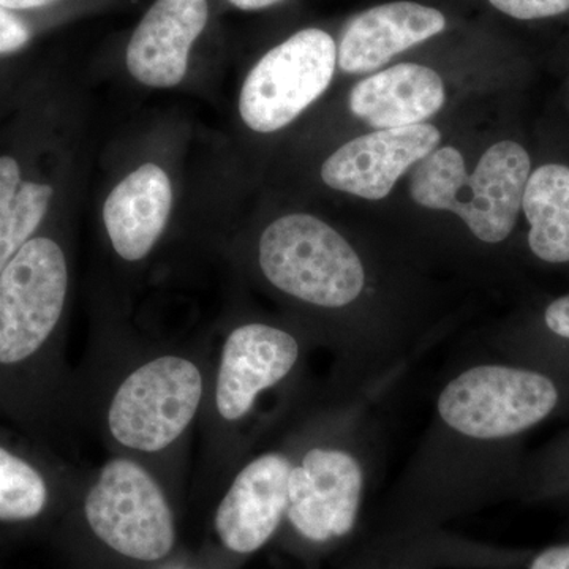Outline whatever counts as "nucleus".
<instances>
[{"mask_svg": "<svg viewBox=\"0 0 569 569\" xmlns=\"http://www.w3.org/2000/svg\"><path fill=\"white\" fill-rule=\"evenodd\" d=\"M437 418L463 440L516 443L569 411V377L526 362H485L460 370L437 397Z\"/></svg>", "mask_w": 569, "mask_h": 569, "instance_id": "nucleus-1", "label": "nucleus"}, {"mask_svg": "<svg viewBox=\"0 0 569 569\" xmlns=\"http://www.w3.org/2000/svg\"><path fill=\"white\" fill-rule=\"evenodd\" d=\"M530 156L515 141L490 146L473 173L462 153L438 148L419 162L410 179L415 203L458 213L475 238L486 244L507 241L518 222L530 178Z\"/></svg>", "mask_w": 569, "mask_h": 569, "instance_id": "nucleus-2", "label": "nucleus"}, {"mask_svg": "<svg viewBox=\"0 0 569 569\" xmlns=\"http://www.w3.org/2000/svg\"><path fill=\"white\" fill-rule=\"evenodd\" d=\"M258 264L280 293L318 309H343L366 288L353 247L310 213H288L269 224L258 242Z\"/></svg>", "mask_w": 569, "mask_h": 569, "instance_id": "nucleus-3", "label": "nucleus"}, {"mask_svg": "<svg viewBox=\"0 0 569 569\" xmlns=\"http://www.w3.org/2000/svg\"><path fill=\"white\" fill-rule=\"evenodd\" d=\"M203 397V370L193 359L149 358L114 388L104 417L108 433L127 452L160 455L189 430Z\"/></svg>", "mask_w": 569, "mask_h": 569, "instance_id": "nucleus-4", "label": "nucleus"}, {"mask_svg": "<svg viewBox=\"0 0 569 569\" xmlns=\"http://www.w3.org/2000/svg\"><path fill=\"white\" fill-rule=\"evenodd\" d=\"M84 516L93 535L127 559L162 560L174 548L168 498L133 458H112L100 468L86 493Z\"/></svg>", "mask_w": 569, "mask_h": 569, "instance_id": "nucleus-5", "label": "nucleus"}, {"mask_svg": "<svg viewBox=\"0 0 569 569\" xmlns=\"http://www.w3.org/2000/svg\"><path fill=\"white\" fill-rule=\"evenodd\" d=\"M69 264L58 242L32 238L0 272V366L39 355L54 335L69 293Z\"/></svg>", "mask_w": 569, "mask_h": 569, "instance_id": "nucleus-6", "label": "nucleus"}, {"mask_svg": "<svg viewBox=\"0 0 569 569\" xmlns=\"http://www.w3.org/2000/svg\"><path fill=\"white\" fill-rule=\"evenodd\" d=\"M337 66L336 41L305 29L272 48L247 74L239 112L249 129L274 133L323 96Z\"/></svg>", "mask_w": 569, "mask_h": 569, "instance_id": "nucleus-7", "label": "nucleus"}, {"mask_svg": "<svg viewBox=\"0 0 569 569\" xmlns=\"http://www.w3.org/2000/svg\"><path fill=\"white\" fill-rule=\"evenodd\" d=\"M366 488V468L355 451L317 445L293 459L284 518L302 538L328 542L350 533Z\"/></svg>", "mask_w": 569, "mask_h": 569, "instance_id": "nucleus-8", "label": "nucleus"}, {"mask_svg": "<svg viewBox=\"0 0 569 569\" xmlns=\"http://www.w3.org/2000/svg\"><path fill=\"white\" fill-rule=\"evenodd\" d=\"M301 343L291 332L266 323L234 328L224 339L213 388L217 417L244 421L258 397L291 376L301 361Z\"/></svg>", "mask_w": 569, "mask_h": 569, "instance_id": "nucleus-9", "label": "nucleus"}, {"mask_svg": "<svg viewBox=\"0 0 569 569\" xmlns=\"http://www.w3.org/2000/svg\"><path fill=\"white\" fill-rule=\"evenodd\" d=\"M440 140V130L426 122L377 130L337 149L321 167V179L337 192L383 200L408 168L436 151Z\"/></svg>", "mask_w": 569, "mask_h": 569, "instance_id": "nucleus-10", "label": "nucleus"}, {"mask_svg": "<svg viewBox=\"0 0 569 569\" xmlns=\"http://www.w3.org/2000/svg\"><path fill=\"white\" fill-rule=\"evenodd\" d=\"M291 467L293 459L271 451L238 471L213 519L224 548L247 556L272 538L287 515Z\"/></svg>", "mask_w": 569, "mask_h": 569, "instance_id": "nucleus-11", "label": "nucleus"}, {"mask_svg": "<svg viewBox=\"0 0 569 569\" xmlns=\"http://www.w3.org/2000/svg\"><path fill=\"white\" fill-rule=\"evenodd\" d=\"M208 14V0H157L127 47V69L134 80L156 89L178 86Z\"/></svg>", "mask_w": 569, "mask_h": 569, "instance_id": "nucleus-12", "label": "nucleus"}, {"mask_svg": "<svg viewBox=\"0 0 569 569\" xmlns=\"http://www.w3.org/2000/svg\"><path fill=\"white\" fill-rule=\"evenodd\" d=\"M447 28V18L432 7L391 2L358 14L337 48V63L350 74L370 73L400 52L432 39Z\"/></svg>", "mask_w": 569, "mask_h": 569, "instance_id": "nucleus-13", "label": "nucleus"}, {"mask_svg": "<svg viewBox=\"0 0 569 569\" xmlns=\"http://www.w3.org/2000/svg\"><path fill=\"white\" fill-rule=\"evenodd\" d=\"M173 208V187L159 164L146 163L123 178L103 206L112 249L129 263L152 252Z\"/></svg>", "mask_w": 569, "mask_h": 569, "instance_id": "nucleus-14", "label": "nucleus"}, {"mask_svg": "<svg viewBox=\"0 0 569 569\" xmlns=\"http://www.w3.org/2000/svg\"><path fill=\"white\" fill-rule=\"evenodd\" d=\"M447 100L443 80L419 63H399L351 89L350 111L377 130L425 123Z\"/></svg>", "mask_w": 569, "mask_h": 569, "instance_id": "nucleus-15", "label": "nucleus"}, {"mask_svg": "<svg viewBox=\"0 0 569 569\" xmlns=\"http://www.w3.org/2000/svg\"><path fill=\"white\" fill-rule=\"evenodd\" d=\"M522 209L531 253L542 263L569 264V167L542 164L531 173Z\"/></svg>", "mask_w": 569, "mask_h": 569, "instance_id": "nucleus-16", "label": "nucleus"}, {"mask_svg": "<svg viewBox=\"0 0 569 569\" xmlns=\"http://www.w3.org/2000/svg\"><path fill=\"white\" fill-rule=\"evenodd\" d=\"M52 197L50 183L22 178L20 162L14 157L0 156V272L32 239Z\"/></svg>", "mask_w": 569, "mask_h": 569, "instance_id": "nucleus-17", "label": "nucleus"}, {"mask_svg": "<svg viewBox=\"0 0 569 569\" xmlns=\"http://www.w3.org/2000/svg\"><path fill=\"white\" fill-rule=\"evenodd\" d=\"M47 479L28 460L0 447V520L22 522L36 519L47 508Z\"/></svg>", "mask_w": 569, "mask_h": 569, "instance_id": "nucleus-18", "label": "nucleus"}, {"mask_svg": "<svg viewBox=\"0 0 569 569\" xmlns=\"http://www.w3.org/2000/svg\"><path fill=\"white\" fill-rule=\"evenodd\" d=\"M511 359L569 377V295L545 307L538 331L518 342Z\"/></svg>", "mask_w": 569, "mask_h": 569, "instance_id": "nucleus-19", "label": "nucleus"}, {"mask_svg": "<svg viewBox=\"0 0 569 569\" xmlns=\"http://www.w3.org/2000/svg\"><path fill=\"white\" fill-rule=\"evenodd\" d=\"M520 482L539 496H567L569 492V430L542 449L529 468H523Z\"/></svg>", "mask_w": 569, "mask_h": 569, "instance_id": "nucleus-20", "label": "nucleus"}, {"mask_svg": "<svg viewBox=\"0 0 569 569\" xmlns=\"http://www.w3.org/2000/svg\"><path fill=\"white\" fill-rule=\"evenodd\" d=\"M497 10L516 20L559 17L569 11V0H489Z\"/></svg>", "mask_w": 569, "mask_h": 569, "instance_id": "nucleus-21", "label": "nucleus"}, {"mask_svg": "<svg viewBox=\"0 0 569 569\" xmlns=\"http://www.w3.org/2000/svg\"><path fill=\"white\" fill-rule=\"evenodd\" d=\"M29 39H31V31L26 22L0 7V54L20 50Z\"/></svg>", "mask_w": 569, "mask_h": 569, "instance_id": "nucleus-22", "label": "nucleus"}, {"mask_svg": "<svg viewBox=\"0 0 569 569\" xmlns=\"http://www.w3.org/2000/svg\"><path fill=\"white\" fill-rule=\"evenodd\" d=\"M527 569H569V545L550 546L530 560Z\"/></svg>", "mask_w": 569, "mask_h": 569, "instance_id": "nucleus-23", "label": "nucleus"}, {"mask_svg": "<svg viewBox=\"0 0 569 569\" xmlns=\"http://www.w3.org/2000/svg\"><path fill=\"white\" fill-rule=\"evenodd\" d=\"M56 0H0V7L7 10H29L40 9V7L50 6Z\"/></svg>", "mask_w": 569, "mask_h": 569, "instance_id": "nucleus-24", "label": "nucleus"}, {"mask_svg": "<svg viewBox=\"0 0 569 569\" xmlns=\"http://www.w3.org/2000/svg\"><path fill=\"white\" fill-rule=\"evenodd\" d=\"M230 2L241 10H261L282 2V0H230Z\"/></svg>", "mask_w": 569, "mask_h": 569, "instance_id": "nucleus-25", "label": "nucleus"}, {"mask_svg": "<svg viewBox=\"0 0 569 569\" xmlns=\"http://www.w3.org/2000/svg\"><path fill=\"white\" fill-rule=\"evenodd\" d=\"M567 496H569V492L567 493Z\"/></svg>", "mask_w": 569, "mask_h": 569, "instance_id": "nucleus-26", "label": "nucleus"}]
</instances>
